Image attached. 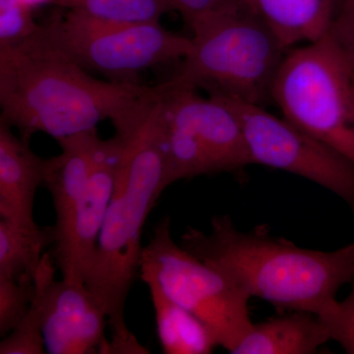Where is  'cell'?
I'll list each match as a JSON object with an SVG mask.
<instances>
[{
    "mask_svg": "<svg viewBox=\"0 0 354 354\" xmlns=\"http://www.w3.org/2000/svg\"><path fill=\"white\" fill-rule=\"evenodd\" d=\"M156 86L95 78L44 36L0 46V121L29 141L37 133L58 140L92 131L104 120L115 131L148 108Z\"/></svg>",
    "mask_w": 354,
    "mask_h": 354,
    "instance_id": "6da1fadb",
    "label": "cell"
},
{
    "mask_svg": "<svg viewBox=\"0 0 354 354\" xmlns=\"http://www.w3.org/2000/svg\"><path fill=\"white\" fill-rule=\"evenodd\" d=\"M120 155L113 195L86 285L100 300L111 330L109 354H146L125 322V305L139 274L142 234L149 214L169 187L164 111L157 94L141 115L115 131Z\"/></svg>",
    "mask_w": 354,
    "mask_h": 354,
    "instance_id": "7a4b0ae2",
    "label": "cell"
},
{
    "mask_svg": "<svg viewBox=\"0 0 354 354\" xmlns=\"http://www.w3.org/2000/svg\"><path fill=\"white\" fill-rule=\"evenodd\" d=\"M180 245L251 298L290 311L322 315L354 278V242L334 251L312 250L272 236L265 225L244 232L227 215L214 216L209 232L188 227Z\"/></svg>",
    "mask_w": 354,
    "mask_h": 354,
    "instance_id": "3957f363",
    "label": "cell"
},
{
    "mask_svg": "<svg viewBox=\"0 0 354 354\" xmlns=\"http://www.w3.org/2000/svg\"><path fill=\"white\" fill-rule=\"evenodd\" d=\"M191 46L174 77L209 95L265 106L288 50L239 1L192 30Z\"/></svg>",
    "mask_w": 354,
    "mask_h": 354,
    "instance_id": "277c9868",
    "label": "cell"
},
{
    "mask_svg": "<svg viewBox=\"0 0 354 354\" xmlns=\"http://www.w3.org/2000/svg\"><path fill=\"white\" fill-rule=\"evenodd\" d=\"M271 99L281 118L354 162V84L325 36L286 53Z\"/></svg>",
    "mask_w": 354,
    "mask_h": 354,
    "instance_id": "5b68a950",
    "label": "cell"
},
{
    "mask_svg": "<svg viewBox=\"0 0 354 354\" xmlns=\"http://www.w3.org/2000/svg\"><path fill=\"white\" fill-rule=\"evenodd\" d=\"M139 276L157 281L167 297L199 318L218 346L230 353L252 329L248 293L220 270L176 244L169 216L158 221L143 247Z\"/></svg>",
    "mask_w": 354,
    "mask_h": 354,
    "instance_id": "8992f818",
    "label": "cell"
},
{
    "mask_svg": "<svg viewBox=\"0 0 354 354\" xmlns=\"http://www.w3.org/2000/svg\"><path fill=\"white\" fill-rule=\"evenodd\" d=\"M41 27L44 36L83 68L114 82L139 83L142 72L183 59L191 46V38L160 22L121 24L65 11Z\"/></svg>",
    "mask_w": 354,
    "mask_h": 354,
    "instance_id": "52a82bcc",
    "label": "cell"
},
{
    "mask_svg": "<svg viewBox=\"0 0 354 354\" xmlns=\"http://www.w3.org/2000/svg\"><path fill=\"white\" fill-rule=\"evenodd\" d=\"M228 99L241 116L251 165L290 172L318 184L346 202L354 215V162L265 106Z\"/></svg>",
    "mask_w": 354,
    "mask_h": 354,
    "instance_id": "ba28073f",
    "label": "cell"
},
{
    "mask_svg": "<svg viewBox=\"0 0 354 354\" xmlns=\"http://www.w3.org/2000/svg\"><path fill=\"white\" fill-rule=\"evenodd\" d=\"M55 261L44 253L34 278L46 353H106L108 314L86 283L55 281Z\"/></svg>",
    "mask_w": 354,
    "mask_h": 354,
    "instance_id": "9c48e42d",
    "label": "cell"
},
{
    "mask_svg": "<svg viewBox=\"0 0 354 354\" xmlns=\"http://www.w3.org/2000/svg\"><path fill=\"white\" fill-rule=\"evenodd\" d=\"M120 155V141L116 135L102 139L82 196L66 218L53 225L55 243L51 255L66 281L86 283L113 195Z\"/></svg>",
    "mask_w": 354,
    "mask_h": 354,
    "instance_id": "30bf717a",
    "label": "cell"
},
{
    "mask_svg": "<svg viewBox=\"0 0 354 354\" xmlns=\"http://www.w3.org/2000/svg\"><path fill=\"white\" fill-rule=\"evenodd\" d=\"M167 106L180 114L202 147L211 174L234 172L251 165L243 124L227 97H202L197 88L172 78L160 84Z\"/></svg>",
    "mask_w": 354,
    "mask_h": 354,
    "instance_id": "8fae6325",
    "label": "cell"
},
{
    "mask_svg": "<svg viewBox=\"0 0 354 354\" xmlns=\"http://www.w3.org/2000/svg\"><path fill=\"white\" fill-rule=\"evenodd\" d=\"M12 129L0 121V218L36 225L35 197L43 184L46 158Z\"/></svg>",
    "mask_w": 354,
    "mask_h": 354,
    "instance_id": "7c38bea8",
    "label": "cell"
},
{
    "mask_svg": "<svg viewBox=\"0 0 354 354\" xmlns=\"http://www.w3.org/2000/svg\"><path fill=\"white\" fill-rule=\"evenodd\" d=\"M272 32L286 50L322 39L339 0H237Z\"/></svg>",
    "mask_w": 354,
    "mask_h": 354,
    "instance_id": "4fadbf2b",
    "label": "cell"
},
{
    "mask_svg": "<svg viewBox=\"0 0 354 354\" xmlns=\"http://www.w3.org/2000/svg\"><path fill=\"white\" fill-rule=\"evenodd\" d=\"M102 139L97 129L58 140L62 152L46 158L43 185L53 199L57 221L68 215L87 187Z\"/></svg>",
    "mask_w": 354,
    "mask_h": 354,
    "instance_id": "5bb4252c",
    "label": "cell"
},
{
    "mask_svg": "<svg viewBox=\"0 0 354 354\" xmlns=\"http://www.w3.org/2000/svg\"><path fill=\"white\" fill-rule=\"evenodd\" d=\"M329 341L327 328L318 316L292 311L254 324L232 354H313Z\"/></svg>",
    "mask_w": 354,
    "mask_h": 354,
    "instance_id": "9a60e30c",
    "label": "cell"
},
{
    "mask_svg": "<svg viewBox=\"0 0 354 354\" xmlns=\"http://www.w3.org/2000/svg\"><path fill=\"white\" fill-rule=\"evenodd\" d=\"M148 286L158 342L165 354H209L216 344L213 333L194 314L165 295L153 279H143Z\"/></svg>",
    "mask_w": 354,
    "mask_h": 354,
    "instance_id": "2e32d148",
    "label": "cell"
},
{
    "mask_svg": "<svg viewBox=\"0 0 354 354\" xmlns=\"http://www.w3.org/2000/svg\"><path fill=\"white\" fill-rule=\"evenodd\" d=\"M55 243L53 227L0 218V278L34 279L44 250Z\"/></svg>",
    "mask_w": 354,
    "mask_h": 354,
    "instance_id": "e0dca14e",
    "label": "cell"
},
{
    "mask_svg": "<svg viewBox=\"0 0 354 354\" xmlns=\"http://www.w3.org/2000/svg\"><path fill=\"white\" fill-rule=\"evenodd\" d=\"M48 4L91 19L121 24L160 22L176 11L171 0H50Z\"/></svg>",
    "mask_w": 354,
    "mask_h": 354,
    "instance_id": "ac0fdd59",
    "label": "cell"
},
{
    "mask_svg": "<svg viewBox=\"0 0 354 354\" xmlns=\"http://www.w3.org/2000/svg\"><path fill=\"white\" fill-rule=\"evenodd\" d=\"M34 295V279L0 278V335H8L22 321Z\"/></svg>",
    "mask_w": 354,
    "mask_h": 354,
    "instance_id": "d6986e66",
    "label": "cell"
},
{
    "mask_svg": "<svg viewBox=\"0 0 354 354\" xmlns=\"http://www.w3.org/2000/svg\"><path fill=\"white\" fill-rule=\"evenodd\" d=\"M46 353L41 315L36 298L22 321L0 342V354H44Z\"/></svg>",
    "mask_w": 354,
    "mask_h": 354,
    "instance_id": "ffe728a7",
    "label": "cell"
},
{
    "mask_svg": "<svg viewBox=\"0 0 354 354\" xmlns=\"http://www.w3.org/2000/svg\"><path fill=\"white\" fill-rule=\"evenodd\" d=\"M32 9L25 0H0V46L19 44L39 32Z\"/></svg>",
    "mask_w": 354,
    "mask_h": 354,
    "instance_id": "44dd1931",
    "label": "cell"
},
{
    "mask_svg": "<svg viewBox=\"0 0 354 354\" xmlns=\"http://www.w3.org/2000/svg\"><path fill=\"white\" fill-rule=\"evenodd\" d=\"M325 37L334 46L354 84V0H339Z\"/></svg>",
    "mask_w": 354,
    "mask_h": 354,
    "instance_id": "7402d4cb",
    "label": "cell"
},
{
    "mask_svg": "<svg viewBox=\"0 0 354 354\" xmlns=\"http://www.w3.org/2000/svg\"><path fill=\"white\" fill-rule=\"evenodd\" d=\"M353 288L346 299L337 301L318 316L327 328L330 339L337 342L346 353L354 354V278Z\"/></svg>",
    "mask_w": 354,
    "mask_h": 354,
    "instance_id": "603a6c76",
    "label": "cell"
},
{
    "mask_svg": "<svg viewBox=\"0 0 354 354\" xmlns=\"http://www.w3.org/2000/svg\"><path fill=\"white\" fill-rule=\"evenodd\" d=\"M191 31L211 16L227 10L237 0H171Z\"/></svg>",
    "mask_w": 354,
    "mask_h": 354,
    "instance_id": "cb8c5ba5",
    "label": "cell"
}]
</instances>
